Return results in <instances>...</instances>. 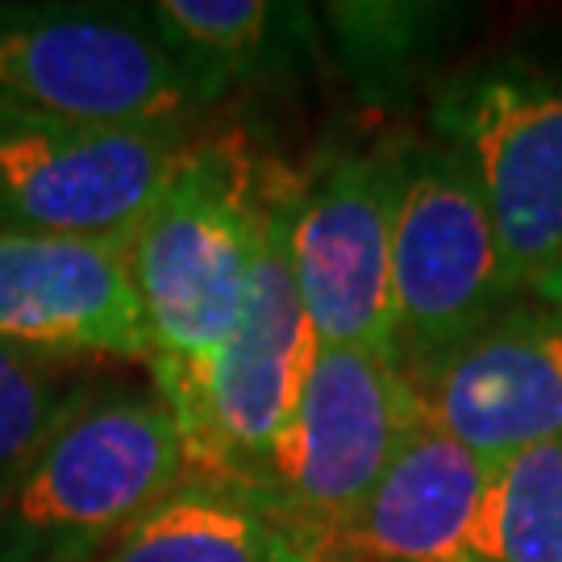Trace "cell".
<instances>
[{
  "label": "cell",
  "instance_id": "cell-1",
  "mask_svg": "<svg viewBox=\"0 0 562 562\" xmlns=\"http://www.w3.org/2000/svg\"><path fill=\"white\" fill-rule=\"evenodd\" d=\"M271 171L238 138L183 146L159 201L121 246L150 329L155 392L176 425L201 401L209 362L238 322Z\"/></svg>",
  "mask_w": 562,
  "mask_h": 562
},
{
  "label": "cell",
  "instance_id": "cell-2",
  "mask_svg": "<svg viewBox=\"0 0 562 562\" xmlns=\"http://www.w3.org/2000/svg\"><path fill=\"white\" fill-rule=\"evenodd\" d=\"M159 392L80 387L0 504V562H92L188 480Z\"/></svg>",
  "mask_w": 562,
  "mask_h": 562
},
{
  "label": "cell",
  "instance_id": "cell-3",
  "mask_svg": "<svg viewBox=\"0 0 562 562\" xmlns=\"http://www.w3.org/2000/svg\"><path fill=\"white\" fill-rule=\"evenodd\" d=\"M296 183L271 171L255 267L238 322L209 362L201 401L180 422L188 471L204 480L255 487L267 496V471L317 359V338L304 313L288 255Z\"/></svg>",
  "mask_w": 562,
  "mask_h": 562
},
{
  "label": "cell",
  "instance_id": "cell-4",
  "mask_svg": "<svg viewBox=\"0 0 562 562\" xmlns=\"http://www.w3.org/2000/svg\"><path fill=\"white\" fill-rule=\"evenodd\" d=\"M204 92L150 21L0 9V117L188 130Z\"/></svg>",
  "mask_w": 562,
  "mask_h": 562
},
{
  "label": "cell",
  "instance_id": "cell-5",
  "mask_svg": "<svg viewBox=\"0 0 562 562\" xmlns=\"http://www.w3.org/2000/svg\"><path fill=\"white\" fill-rule=\"evenodd\" d=\"M521 288L508 276L480 183L454 146L401 150L392 217V322L404 375L496 322Z\"/></svg>",
  "mask_w": 562,
  "mask_h": 562
},
{
  "label": "cell",
  "instance_id": "cell-6",
  "mask_svg": "<svg viewBox=\"0 0 562 562\" xmlns=\"http://www.w3.org/2000/svg\"><path fill=\"white\" fill-rule=\"evenodd\" d=\"M422 422L401 367L350 346H317L296 413L267 471V501L313 562L346 538L380 475Z\"/></svg>",
  "mask_w": 562,
  "mask_h": 562
},
{
  "label": "cell",
  "instance_id": "cell-7",
  "mask_svg": "<svg viewBox=\"0 0 562 562\" xmlns=\"http://www.w3.org/2000/svg\"><path fill=\"white\" fill-rule=\"evenodd\" d=\"M183 146V130L0 117V229L125 246Z\"/></svg>",
  "mask_w": 562,
  "mask_h": 562
},
{
  "label": "cell",
  "instance_id": "cell-8",
  "mask_svg": "<svg viewBox=\"0 0 562 562\" xmlns=\"http://www.w3.org/2000/svg\"><path fill=\"white\" fill-rule=\"evenodd\" d=\"M401 150L338 155L292 192L288 255L317 346L396 362L392 217Z\"/></svg>",
  "mask_w": 562,
  "mask_h": 562
},
{
  "label": "cell",
  "instance_id": "cell-9",
  "mask_svg": "<svg viewBox=\"0 0 562 562\" xmlns=\"http://www.w3.org/2000/svg\"><path fill=\"white\" fill-rule=\"evenodd\" d=\"M438 130L480 183L517 288L562 259V80L487 71L438 104Z\"/></svg>",
  "mask_w": 562,
  "mask_h": 562
},
{
  "label": "cell",
  "instance_id": "cell-10",
  "mask_svg": "<svg viewBox=\"0 0 562 562\" xmlns=\"http://www.w3.org/2000/svg\"><path fill=\"white\" fill-rule=\"evenodd\" d=\"M404 380L417 417L487 467L562 438V322L533 301L508 304L459 350Z\"/></svg>",
  "mask_w": 562,
  "mask_h": 562
},
{
  "label": "cell",
  "instance_id": "cell-11",
  "mask_svg": "<svg viewBox=\"0 0 562 562\" xmlns=\"http://www.w3.org/2000/svg\"><path fill=\"white\" fill-rule=\"evenodd\" d=\"M0 341L55 362L150 367V329L121 246L0 229Z\"/></svg>",
  "mask_w": 562,
  "mask_h": 562
},
{
  "label": "cell",
  "instance_id": "cell-12",
  "mask_svg": "<svg viewBox=\"0 0 562 562\" xmlns=\"http://www.w3.org/2000/svg\"><path fill=\"white\" fill-rule=\"evenodd\" d=\"M496 467L417 422L325 562H492Z\"/></svg>",
  "mask_w": 562,
  "mask_h": 562
},
{
  "label": "cell",
  "instance_id": "cell-13",
  "mask_svg": "<svg viewBox=\"0 0 562 562\" xmlns=\"http://www.w3.org/2000/svg\"><path fill=\"white\" fill-rule=\"evenodd\" d=\"M92 562H313V554L262 492L188 475Z\"/></svg>",
  "mask_w": 562,
  "mask_h": 562
},
{
  "label": "cell",
  "instance_id": "cell-14",
  "mask_svg": "<svg viewBox=\"0 0 562 562\" xmlns=\"http://www.w3.org/2000/svg\"><path fill=\"white\" fill-rule=\"evenodd\" d=\"M276 4L262 0H159L150 25L204 97L213 83L250 71L267 46Z\"/></svg>",
  "mask_w": 562,
  "mask_h": 562
},
{
  "label": "cell",
  "instance_id": "cell-15",
  "mask_svg": "<svg viewBox=\"0 0 562 562\" xmlns=\"http://www.w3.org/2000/svg\"><path fill=\"white\" fill-rule=\"evenodd\" d=\"M492 562H562V438L496 462Z\"/></svg>",
  "mask_w": 562,
  "mask_h": 562
},
{
  "label": "cell",
  "instance_id": "cell-16",
  "mask_svg": "<svg viewBox=\"0 0 562 562\" xmlns=\"http://www.w3.org/2000/svg\"><path fill=\"white\" fill-rule=\"evenodd\" d=\"M76 392L55 359L0 341V504L38 459Z\"/></svg>",
  "mask_w": 562,
  "mask_h": 562
},
{
  "label": "cell",
  "instance_id": "cell-17",
  "mask_svg": "<svg viewBox=\"0 0 562 562\" xmlns=\"http://www.w3.org/2000/svg\"><path fill=\"white\" fill-rule=\"evenodd\" d=\"M525 296H529L533 304H542L546 313H554V317L562 322V259L529 283V288H525Z\"/></svg>",
  "mask_w": 562,
  "mask_h": 562
}]
</instances>
